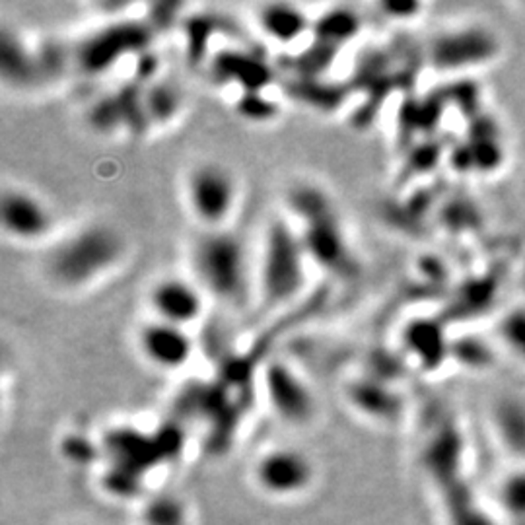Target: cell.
Wrapping results in <instances>:
<instances>
[{
	"label": "cell",
	"instance_id": "obj_10",
	"mask_svg": "<svg viewBox=\"0 0 525 525\" xmlns=\"http://www.w3.org/2000/svg\"><path fill=\"white\" fill-rule=\"evenodd\" d=\"M271 407L289 422H306L314 410V397L308 385L282 362H272L265 372Z\"/></svg>",
	"mask_w": 525,
	"mask_h": 525
},
{
	"label": "cell",
	"instance_id": "obj_11",
	"mask_svg": "<svg viewBox=\"0 0 525 525\" xmlns=\"http://www.w3.org/2000/svg\"><path fill=\"white\" fill-rule=\"evenodd\" d=\"M257 481L272 494H294L311 481V465L296 449H272L257 464Z\"/></svg>",
	"mask_w": 525,
	"mask_h": 525
},
{
	"label": "cell",
	"instance_id": "obj_19",
	"mask_svg": "<svg viewBox=\"0 0 525 525\" xmlns=\"http://www.w3.org/2000/svg\"><path fill=\"white\" fill-rule=\"evenodd\" d=\"M146 115L156 121H168L180 109V96L166 84H154L144 96Z\"/></svg>",
	"mask_w": 525,
	"mask_h": 525
},
{
	"label": "cell",
	"instance_id": "obj_12",
	"mask_svg": "<svg viewBox=\"0 0 525 525\" xmlns=\"http://www.w3.org/2000/svg\"><path fill=\"white\" fill-rule=\"evenodd\" d=\"M491 424L506 454L525 461V397H500L493 407Z\"/></svg>",
	"mask_w": 525,
	"mask_h": 525
},
{
	"label": "cell",
	"instance_id": "obj_8",
	"mask_svg": "<svg viewBox=\"0 0 525 525\" xmlns=\"http://www.w3.org/2000/svg\"><path fill=\"white\" fill-rule=\"evenodd\" d=\"M154 319L187 329L203 316L205 292L201 286L181 277H164L154 282L148 292Z\"/></svg>",
	"mask_w": 525,
	"mask_h": 525
},
{
	"label": "cell",
	"instance_id": "obj_3",
	"mask_svg": "<svg viewBox=\"0 0 525 525\" xmlns=\"http://www.w3.org/2000/svg\"><path fill=\"white\" fill-rule=\"evenodd\" d=\"M308 252L292 224L274 218L262 235L261 259L255 272V294L262 309L289 306L308 282Z\"/></svg>",
	"mask_w": 525,
	"mask_h": 525
},
{
	"label": "cell",
	"instance_id": "obj_17",
	"mask_svg": "<svg viewBox=\"0 0 525 525\" xmlns=\"http://www.w3.org/2000/svg\"><path fill=\"white\" fill-rule=\"evenodd\" d=\"M498 343L511 360L525 366V306H514L500 319Z\"/></svg>",
	"mask_w": 525,
	"mask_h": 525
},
{
	"label": "cell",
	"instance_id": "obj_14",
	"mask_svg": "<svg viewBox=\"0 0 525 525\" xmlns=\"http://www.w3.org/2000/svg\"><path fill=\"white\" fill-rule=\"evenodd\" d=\"M215 70L220 80L240 84L244 94L262 92V88L271 82V70L265 62L240 51L220 53Z\"/></svg>",
	"mask_w": 525,
	"mask_h": 525
},
{
	"label": "cell",
	"instance_id": "obj_1",
	"mask_svg": "<svg viewBox=\"0 0 525 525\" xmlns=\"http://www.w3.org/2000/svg\"><path fill=\"white\" fill-rule=\"evenodd\" d=\"M127 257V242L106 222H92L74 230L49 252V279L65 290L90 289L114 272Z\"/></svg>",
	"mask_w": 525,
	"mask_h": 525
},
{
	"label": "cell",
	"instance_id": "obj_5",
	"mask_svg": "<svg viewBox=\"0 0 525 525\" xmlns=\"http://www.w3.org/2000/svg\"><path fill=\"white\" fill-rule=\"evenodd\" d=\"M185 198L205 230H220L237 205V181L228 168L205 161L187 173Z\"/></svg>",
	"mask_w": 525,
	"mask_h": 525
},
{
	"label": "cell",
	"instance_id": "obj_15",
	"mask_svg": "<svg viewBox=\"0 0 525 525\" xmlns=\"http://www.w3.org/2000/svg\"><path fill=\"white\" fill-rule=\"evenodd\" d=\"M360 18L348 8H335L314 22V33L318 43L336 49L358 33Z\"/></svg>",
	"mask_w": 525,
	"mask_h": 525
},
{
	"label": "cell",
	"instance_id": "obj_18",
	"mask_svg": "<svg viewBox=\"0 0 525 525\" xmlns=\"http://www.w3.org/2000/svg\"><path fill=\"white\" fill-rule=\"evenodd\" d=\"M350 399L360 409H364L370 415H393L397 401L391 393L383 391V387L372 382H356L350 387Z\"/></svg>",
	"mask_w": 525,
	"mask_h": 525
},
{
	"label": "cell",
	"instance_id": "obj_9",
	"mask_svg": "<svg viewBox=\"0 0 525 525\" xmlns=\"http://www.w3.org/2000/svg\"><path fill=\"white\" fill-rule=\"evenodd\" d=\"M143 358L161 372L181 370L195 353V343L187 329L160 319L146 321L139 331Z\"/></svg>",
	"mask_w": 525,
	"mask_h": 525
},
{
	"label": "cell",
	"instance_id": "obj_13",
	"mask_svg": "<svg viewBox=\"0 0 525 525\" xmlns=\"http://www.w3.org/2000/svg\"><path fill=\"white\" fill-rule=\"evenodd\" d=\"M257 22L261 32L269 40L284 47L296 43L308 30H314V23L302 8L284 3L262 6L257 14Z\"/></svg>",
	"mask_w": 525,
	"mask_h": 525
},
{
	"label": "cell",
	"instance_id": "obj_2",
	"mask_svg": "<svg viewBox=\"0 0 525 525\" xmlns=\"http://www.w3.org/2000/svg\"><path fill=\"white\" fill-rule=\"evenodd\" d=\"M197 284L207 296L228 306L242 308L255 292V272L247 249L226 228L205 230L197 237L191 252Z\"/></svg>",
	"mask_w": 525,
	"mask_h": 525
},
{
	"label": "cell",
	"instance_id": "obj_21",
	"mask_svg": "<svg viewBox=\"0 0 525 525\" xmlns=\"http://www.w3.org/2000/svg\"><path fill=\"white\" fill-rule=\"evenodd\" d=\"M237 114L252 121H267L277 114V106H274L262 92L244 94V97L237 104Z\"/></svg>",
	"mask_w": 525,
	"mask_h": 525
},
{
	"label": "cell",
	"instance_id": "obj_6",
	"mask_svg": "<svg viewBox=\"0 0 525 525\" xmlns=\"http://www.w3.org/2000/svg\"><path fill=\"white\" fill-rule=\"evenodd\" d=\"M0 220L8 237L20 244H35L53 228V215L40 197L22 187H8L0 201Z\"/></svg>",
	"mask_w": 525,
	"mask_h": 525
},
{
	"label": "cell",
	"instance_id": "obj_20",
	"mask_svg": "<svg viewBox=\"0 0 525 525\" xmlns=\"http://www.w3.org/2000/svg\"><path fill=\"white\" fill-rule=\"evenodd\" d=\"M185 511L178 500L161 496L146 510L148 525H185Z\"/></svg>",
	"mask_w": 525,
	"mask_h": 525
},
{
	"label": "cell",
	"instance_id": "obj_16",
	"mask_svg": "<svg viewBox=\"0 0 525 525\" xmlns=\"http://www.w3.org/2000/svg\"><path fill=\"white\" fill-rule=\"evenodd\" d=\"M0 57H3V77L12 84H28L35 77V70L40 67L37 59L26 51V47L20 40L12 37L8 30L3 32V45H0Z\"/></svg>",
	"mask_w": 525,
	"mask_h": 525
},
{
	"label": "cell",
	"instance_id": "obj_7",
	"mask_svg": "<svg viewBox=\"0 0 525 525\" xmlns=\"http://www.w3.org/2000/svg\"><path fill=\"white\" fill-rule=\"evenodd\" d=\"M150 41V30L143 23L124 22L92 35L78 51V62L86 72H104L121 57L143 51Z\"/></svg>",
	"mask_w": 525,
	"mask_h": 525
},
{
	"label": "cell",
	"instance_id": "obj_4",
	"mask_svg": "<svg viewBox=\"0 0 525 525\" xmlns=\"http://www.w3.org/2000/svg\"><path fill=\"white\" fill-rule=\"evenodd\" d=\"M294 208L306 220L304 234L299 235H302L308 257L325 269L345 272L350 267L348 245L345 232L325 197L316 189L298 191V195H294Z\"/></svg>",
	"mask_w": 525,
	"mask_h": 525
}]
</instances>
